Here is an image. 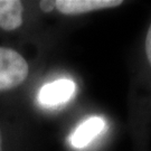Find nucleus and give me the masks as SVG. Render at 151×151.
Segmentation results:
<instances>
[{
    "instance_id": "obj_3",
    "label": "nucleus",
    "mask_w": 151,
    "mask_h": 151,
    "mask_svg": "<svg viewBox=\"0 0 151 151\" xmlns=\"http://www.w3.org/2000/svg\"><path fill=\"white\" fill-rule=\"evenodd\" d=\"M123 4L121 0H57L55 8L64 15H78L90 11L115 8Z\"/></svg>"
},
{
    "instance_id": "obj_1",
    "label": "nucleus",
    "mask_w": 151,
    "mask_h": 151,
    "mask_svg": "<svg viewBox=\"0 0 151 151\" xmlns=\"http://www.w3.org/2000/svg\"><path fill=\"white\" fill-rule=\"evenodd\" d=\"M29 67L15 49L0 47V91H8L26 81Z\"/></svg>"
},
{
    "instance_id": "obj_5",
    "label": "nucleus",
    "mask_w": 151,
    "mask_h": 151,
    "mask_svg": "<svg viewBox=\"0 0 151 151\" xmlns=\"http://www.w3.org/2000/svg\"><path fill=\"white\" fill-rule=\"evenodd\" d=\"M24 6L19 0H0V28L11 32L22 25Z\"/></svg>"
},
{
    "instance_id": "obj_2",
    "label": "nucleus",
    "mask_w": 151,
    "mask_h": 151,
    "mask_svg": "<svg viewBox=\"0 0 151 151\" xmlns=\"http://www.w3.org/2000/svg\"><path fill=\"white\" fill-rule=\"evenodd\" d=\"M75 93V83L68 78H60L45 84L38 93V101L46 108H54L68 102Z\"/></svg>"
},
{
    "instance_id": "obj_6",
    "label": "nucleus",
    "mask_w": 151,
    "mask_h": 151,
    "mask_svg": "<svg viewBox=\"0 0 151 151\" xmlns=\"http://www.w3.org/2000/svg\"><path fill=\"white\" fill-rule=\"evenodd\" d=\"M39 7L44 12H50L55 9V1L50 0H43L39 2Z\"/></svg>"
},
{
    "instance_id": "obj_4",
    "label": "nucleus",
    "mask_w": 151,
    "mask_h": 151,
    "mask_svg": "<svg viewBox=\"0 0 151 151\" xmlns=\"http://www.w3.org/2000/svg\"><path fill=\"white\" fill-rule=\"evenodd\" d=\"M104 128L105 121L99 116H93L85 120L70 135V145L77 149L84 148L88 143H91L104 130Z\"/></svg>"
},
{
    "instance_id": "obj_8",
    "label": "nucleus",
    "mask_w": 151,
    "mask_h": 151,
    "mask_svg": "<svg viewBox=\"0 0 151 151\" xmlns=\"http://www.w3.org/2000/svg\"><path fill=\"white\" fill-rule=\"evenodd\" d=\"M0 151H2V135H1V131H0Z\"/></svg>"
},
{
    "instance_id": "obj_7",
    "label": "nucleus",
    "mask_w": 151,
    "mask_h": 151,
    "mask_svg": "<svg viewBox=\"0 0 151 151\" xmlns=\"http://www.w3.org/2000/svg\"><path fill=\"white\" fill-rule=\"evenodd\" d=\"M146 54L147 57H148V60L151 65V24L149 29H148V34H147L146 37Z\"/></svg>"
}]
</instances>
